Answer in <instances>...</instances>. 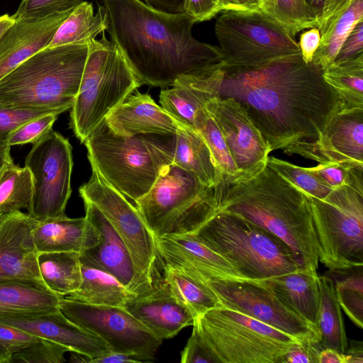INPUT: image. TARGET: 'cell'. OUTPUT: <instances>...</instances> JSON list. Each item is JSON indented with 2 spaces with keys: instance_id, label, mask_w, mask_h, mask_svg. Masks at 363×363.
<instances>
[{
  "instance_id": "1",
  "label": "cell",
  "mask_w": 363,
  "mask_h": 363,
  "mask_svg": "<svg viewBox=\"0 0 363 363\" xmlns=\"http://www.w3.org/2000/svg\"><path fill=\"white\" fill-rule=\"evenodd\" d=\"M194 83L215 97L238 101L271 152L317 142L342 106L323 69L301 56L250 69L223 64L196 75Z\"/></svg>"
},
{
  "instance_id": "2",
  "label": "cell",
  "mask_w": 363,
  "mask_h": 363,
  "mask_svg": "<svg viewBox=\"0 0 363 363\" xmlns=\"http://www.w3.org/2000/svg\"><path fill=\"white\" fill-rule=\"evenodd\" d=\"M108 32L142 83L172 86L180 77L223 64L218 47L196 40V21L184 12L167 13L140 0H103Z\"/></svg>"
},
{
  "instance_id": "3",
  "label": "cell",
  "mask_w": 363,
  "mask_h": 363,
  "mask_svg": "<svg viewBox=\"0 0 363 363\" xmlns=\"http://www.w3.org/2000/svg\"><path fill=\"white\" fill-rule=\"evenodd\" d=\"M217 211H228L268 230L293 251L301 269L317 272L319 247L306 194L267 164L259 173L214 186Z\"/></svg>"
},
{
  "instance_id": "4",
  "label": "cell",
  "mask_w": 363,
  "mask_h": 363,
  "mask_svg": "<svg viewBox=\"0 0 363 363\" xmlns=\"http://www.w3.org/2000/svg\"><path fill=\"white\" fill-rule=\"evenodd\" d=\"M84 143L91 167L135 203L149 191L164 168L173 163L174 135H119L104 120Z\"/></svg>"
},
{
  "instance_id": "5",
  "label": "cell",
  "mask_w": 363,
  "mask_h": 363,
  "mask_svg": "<svg viewBox=\"0 0 363 363\" xmlns=\"http://www.w3.org/2000/svg\"><path fill=\"white\" fill-rule=\"evenodd\" d=\"M88 52L89 44L39 50L0 79V108L69 110L77 95Z\"/></svg>"
},
{
  "instance_id": "6",
  "label": "cell",
  "mask_w": 363,
  "mask_h": 363,
  "mask_svg": "<svg viewBox=\"0 0 363 363\" xmlns=\"http://www.w3.org/2000/svg\"><path fill=\"white\" fill-rule=\"evenodd\" d=\"M189 234L227 259L246 280L301 269L293 251L283 240L233 212L217 211Z\"/></svg>"
},
{
  "instance_id": "7",
  "label": "cell",
  "mask_w": 363,
  "mask_h": 363,
  "mask_svg": "<svg viewBox=\"0 0 363 363\" xmlns=\"http://www.w3.org/2000/svg\"><path fill=\"white\" fill-rule=\"evenodd\" d=\"M142 83L116 43L104 33L89 43L79 89L71 107L70 127L81 143Z\"/></svg>"
},
{
  "instance_id": "8",
  "label": "cell",
  "mask_w": 363,
  "mask_h": 363,
  "mask_svg": "<svg viewBox=\"0 0 363 363\" xmlns=\"http://www.w3.org/2000/svg\"><path fill=\"white\" fill-rule=\"evenodd\" d=\"M135 204L155 238L191 233L216 212L214 186L174 163Z\"/></svg>"
},
{
  "instance_id": "9",
  "label": "cell",
  "mask_w": 363,
  "mask_h": 363,
  "mask_svg": "<svg viewBox=\"0 0 363 363\" xmlns=\"http://www.w3.org/2000/svg\"><path fill=\"white\" fill-rule=\"evenodd\" d=\"M199 333L218 363H278L297 338L225 306L194 318Z\"/></svg>"
},
{
  "instance_id": "10",
  "label": "cell",
  "mask_w": 363,
  "mask_h": 363,
  "mask_svg": "<svg viewBox=\"0 0 363 363\" xmlns=\"http://www.w3.org/2000/svg\"><path fill=\"white\" fill-rule=\"evenodd\" d=\"M214 28L227 67L257 69L301 56L294 37L263 11H222Z\"/></svg>"
},
{
  "instance_id": "11",
  "label": "cell",
  "mask_w": 363,
  "mask_h": 363,
  "mask_svg": "<svg viewBox=\"0 0 363 363\" xmlns=\"http://www.w3.org/2000/svg\"><path fill=\"white\" fill-rule=\"evenodd\" d=\"M306 197L318 242L319 262L329 270L363 266V189L344 185L323 199Z\"/></svg>"
},
{
  "instance_id": "12",
  "label": "cell",
  "mask_w": 363,
  "mask_h": 363,
  "mask_svg": "<svg viewBox=\"0 0 363 363\" xmlns=\"http://www.w3.org/2000/svg\"><path fill=\"white\" fill-rule=\"evenodd\" d=\"M91 171L90 179L79 188V194L101 211L120 235L131 256L141 291L145 290L160 274L155 237L135 206L109 185L94 167Z\"/></svg>"
},
{
  "instance_id": "13",
  "label": "cell",
  "mask_w": 363,
  "mask_h": 363,
  "mask_svg": "<svg viewBox=\"0 0 363 363\" xmlns=\"http://www.w3.org/2000/svg\"><path fill=\"white\" fill-rule=\"evenodd\" d=\"M33 179L28 213L38 221L66 216L73 167L69 140L53 130L33 144L25 160Z\"/></svg>"
},
{
  "instance_id": "14",
  "label": "cell",
  "mask_w": 363,
  "mask_h": 363,
  "mask_svg": "<svg viewBox=\"0 0 363 363\" xmlns=\"http://www.w3.org/2000/svg\"><path fill=\"white\" fill-rule=\"evenodd\" d=\"M60 310L69 320L104 341L111 351L151 361L162 343L123 307L89 305L62 296Z\"/></svg>"
},
{
  "instance_id": "15",
  "label": "cell",
  "mask_w": 363,
  "mask_h": 363,
  "mask_svg": "<svg viewBox=\"0 0 363 363\" xmlns=\"http://www.w3.org/2000/svg\"><path fill=\"white\" fill-rule=\"evenodd\" d=\"M221 306L238 311L301 342H320L318 331L266 288L245 279H205Z\"/></svg>"
},
{
  "instance_id": "16",
  "label": "cell",
  "mask_w": 363,
  "mask_h": 363,
  "mask_svg": "<svg viewBox=\"0 0 363 363\" xmlns=\"http://www.w3.org/2000/svg\"><path fill=\"white\" fill-rule=\"evenodd\" d=\"M206 108L225 140L239 172V181L263 169L271 150L242 106L232 98L215 97Z\"/></svg>"
},
{
  "instance_id": "17",
  "label": "cell",
  "mask_w": 363,
  "mask_h": 363,
  "mask_svg": "<svg viewBox=\"0 0 363 363\" xmlns=\"http://www.w3.org/2000/svg\"><path fill=\"white\" fill-rule=\"evenodd\" d=\"M123 308L162 340L174 337L194 320L160 274L150 287L137 293Z\"/></svg>"
},
{
  "instance_id": "18",
  "label": "cell",
  "mask_w": 363,
  "mask_h": 363,
  "mask_svg": "<svg viewBox=\"0 0 363 363\" xmlns=\"http://www.w3.org/2000/svg\"><path fill=\"white\" fill-rule=\"evenodd\" d=\"M37 220L21 211L5 214L0 223V281L44 284L38 266L33 238Z\"/></svg>"
},
{
  "instance_id": "19",
  "label": "cell",
  "mask_w": 363,
  "mask_h": 363,
  "mask_svg": "<svg viewBox=\"0 0 363 363\" xmlns=\"http://www.w3.org/2000/svg\"><path fill=\"white\" fill-rule=\"evenodd\" d=\"M155 240L161 261L180 268L199 281L245 279L227 259L190 234Z\"/></svg>"
},
{
  "instance_id": "20",
  "label": "cell",
  "mask_w": 363,
  "mask_h": 363,
  "mask_svg": "<svg viewBox=\"0 0 363 363\" xmlns=\"http://www.w3.org/2000/svg\"><path fill=\"white\" fill-rule=\"evenodd\" d=\"M85 216L94 225L98 241L80 252L89 262L112 274L128 289L139 293V283L131 256L120 235L101 211L91 202L83 199Z\"/></svg>"
},
{
  "instance_id": "21",
  "label": "cell",
  "mask_w": 363,
  "mask_h": 363,
  "mask_svg": "<svg viewBox=\"0 0 363 363\" xmlns=\"http://www.w3.org/2000/svg\"><path fill=\"white\" fill-rule=\"evenodd\" d=\"M0 323L63 345L70 352L86 357L85 362L111 351L104 341L69 320L60 309L38 315L0 318Z\"/></svg>"
},
{
  "instance_id": "22",
  "label": "cell",
  "mask_w": 363,
  "mask_h": 363,
  "mask_svg": "<svg viewBox=\"0 0 363 363\" xmlns=\"http://www.w3.org/2000/svg\"><path fill=\"white\" fill-rule=\"evenodd\" d=\"M311 160L363 166V108H340L312 143Z\"/></svg>"
},
{
  "instance_id": "23",
  "label": "cell",
  "mask_w": 363,
  "mask_h": 363,
  "mask_svg": "<svg viewBox=\"0 0 363 363\" xmlns=\"http://www.w3.org/2000/svg\"><path fill=\"white\" fill-rule=\"evenodd\" d=\"M105 120L113 133L123 136L175 135L184 127L149 94L140 92L130 94Z\"/></svg>"
},
{
  "instance_id": "24",
  "label": "cell",
  "mask_w": 363,
  "mask_h": 363,
  "mask_svg": "<svg viewBox=\"0 0 363 363\" xmlns=\"http://www.w3.org/2000/svg\"><path fill=\"white\" fill-rule=\"evenodd\" d=\"M71 11L38 19H21L0 39V79L50 43Z\"/></svg>"
},
{
  "instance_id": "25",
  "label": "cell",
  "mask_w": 363,
  "mask_h": 363,
  "mask_svg": "<svg viewBox=\"0 0 363 363\" xmlns=\"http://www.w3.org/2000/svg\"><path fill=\"white\" fill-rule=\"evenodd\" d=\"M251 281L270 291L318 331L320 289L317 272L298 269Z\"/></svg>"
},
{
  "instance_id": "26",
  "label": "cell",
  "mask_w": 363,
  "mask_h": 363,
  "mask_svg": "<svg viewBox=\"0 0 363 363\" xmlns=\"http://www.w3.org/2000/svg\"><path fill=\"white\" fill-rule=\"evenodd\" d=\"M38 252L76 251L81 252L98 241L97 233L86 217L63 218L37 221L33 230Z\"/></svg>"
},
{
  "instance_id": "27",
  "label": "cell",
  "mask_w": 363,
  "mask_h": 363,
  "mask_svg": "<svg viewBox=\"0 0 363 363\" xmlns=\"http://www.w3.org/2000/svg\"><path fill=\"white\" fill-rule=\"evenodd\" d=\"M62 296L44 284L20 280L0 281V318L53 312Z\"/></svg>"
},
{
  "instance_id": "28",
  "label": "cell",
  "mask_w": 363,
  "mask_h": 363,
  "mask_svg": "<svg viewBox=\"0 0 363 363\" xmlns=\"http://www.w3.org/2000/svg\"><path fill=\"white\" fill-rule=\"evenodd\" d=\"M79 259L80 285L65 298L89 305L123 307L136 296L112 274L81 256Z\"/></svg>"
},
{
  "instance_id": "29",
  "label": "cell",
  "mask_w": 363,
  "mask_h": 363,
  "mask_svg": "<svg viewBox=\"0 0 363 363\" xmlns=\"http://www.w3.org/2000/svg\"><path fill=\"white\" fill-rule=\"evenodd\" d=\"M173 163L194 173L206 186H213L222 180L206 143L196 130L187 127L174 135Z\"/></svg>"
},
{
  "instance_id": "30",
  "label": "cell",
  "mask_w": 363,
  "mask_h": 363,
  "mask_svg": "<svg viewBox=\"0 0 363 363\" xmlns=\"http://www.w3.org/2000/svg\"><path fill=\"white\" fill-rule=\"evenodd\" d=\"M107 13L99 6L94 13L91 3L82 1L74 8L56 30L48 48L69 44H89L108 29Z\"/></svg>"
},
{
  "instance_id": "31",
  "label": "cell",
  "mask_w": 363,
  "mask_h": 363,
  "mask_svg": "<svg viewBox=\"0 0 363 363\" xmlns=\"http://www.w3.org/2000/svg\"><path fill=\"white\" fill-rule=\"evenodd\" d=\"M79 256L76 251L38 252V269L46 287L60 296L77 290L82 278Z\"/></svg>"
},
{
  "instance_id": "32",
  "label": "cell",
  "mask_w": 363,
  "mask_h": 363,
  "mask_svg": "<svg viewBox=\"0 0 363 363\" xmlns=\"http://www.w3.org/2000/svg\"><path fill=\"white\" fill-rule=\"evenodd\" d=\"M320 306L318 330L323 348H331L344 354L347 349L342 309L337 299L334 282L327 275L318 276Z\"/></svg>"
},
{
  "instance_id": "33",
  "label": "cell",
  "mask_w": 363,
  "mask_h": 363,
  "mask_svg": "<svg viewBox=\"0 0 363 363\" xmlns=\"http://www.w3.org/2000/svg\"><path fill=\"white\" fill-rule=\"evenodd\" d=\"M160 262L163 278L194 318L213 308L221 306L215 294L206 284L177 267Z\"/></svg>"
},
{
  "instance_id": "34",
  "label": "cell",
  "mask_w": 363,
  "mask_h": 363,
  "mask_svg": "<svg viewBox=\"0 0 363 363\" xmlns=\"http://www.w3.org/2000/svg\"><path fill=\"white\" fill-rule=\"evenodd\" d=\"M323 77L341 101V108H363V54L333 62L323 70Z\"/></svg>"
},
{
  "instance_id": "35",
  "label": "cell",
  "mask_w": 363,
  "mask_h": 363,
  "mask_svg": "<svg viewBox=\"0 0 363 363\" xmlns=\"http://www.w3.org/2000/svg\"><path fill=\"white\" fill-rule=\"evenodd\" d=\"M362 20L363 0H354L330 28L320 36L319 46L311 62L323 70L332 64L349 33Z\"/></svg>"
},
{
  "instance_id": "36",
  "label": "cell",
  "mask_w": 363,
  "mask_h": 363,
  "mask_svg": "<svg viewBox=\"0 0 363 363\" xmlns=\"http://www.w3.org/2000/svg\"><path fill=\"white\" fill-rule=\"evenodd\" d=\"M33 179L30 170L12 163L0 170V213L7 214L30 207Z\"/></svg>"
},
{
  "instance_id": "37",
  "label": "cell",
  "mask_w": 363,
  "mask_h": 363,
  "mask_svg": "<svg viewBox=\"0 0 363 363\" xmlns=\"http://www.w3.org/2000/svg\"><path fill=\"white\" fill-rule=\"evenodd\" d=\"M363 266L329 270L325 274L334 282L341 309L352 323L363 327Z\"/></svg>"
},
{
  "instance_id": "38",
  "label": "cell",
  "mask_w": 363,
  "mask_h": 363,
  "mask_svg": "<svg viewBox=\"0 0 363 363\" xmlns=\"http://www.w3.org/2000/svg\"><path fill=\"white\" fill-rule=\"evenodd\" d=\"M160 91L161 106L183 125L195 130L198 112L206 107L213 95L189 87L172 86Z\"/></svg>"
},
{
  "instance_id": "39",
  "label": "cell",
  "mask_w": 363,
  "mask_h": 363,
  "mask_svg": "<svg viewBox=\"0 0 363 363\" xmlns=\"http://www.w3.org/2000/svg\"><path fill=\"white\" fill-rule=\"evenodd\" d=\"M195 130L206 143L222 180L228 182L239 181V172L225 140L206 107L200 110L196 115Z\"/></svg>"
},
{
  "instance_id": "40",
  "label": "cell",
  "mask_w": 363,
  "mask_h": 363,
  "mask_svg": "<svg viewBox=\"0 0 363 363\" xmlns=\"http://www.w3.org/2000/svg\"><path fill=\"white\" fill-rule=\"evenodd\" d=\"M262 11L294 37L303 29L318 26V17L306 0H262Z\"/></svg>"
},
{
  "instance_id": "41",
  "label": "cell",
  "mask_w": 363,
  "mask_h": 363,
  "mask_svg": "<svg viewBox=\"0 0 363 363\" xmlns=\"http://www.w3.org/2000/svg\"><path fill=\"white\" fill-rule=\"evenodd\" d=\"M267 164L307 196L323 199L333 190L308 167H300L274 157H268Z\"/></svg>"
},
{
  "instance_id": "42",
  "label": "cell",
  "mask_w": 363,
  "mask_h": 363,
  "mask_svg": "<svg viewBox=\"0 0 363 363\" xmlns=\"http://www.w3.org/2000/svg\"><path fill=\"white\" fill-rule=\"evenodd\" d=\"M62 113L61 110L43 107L0 108V150L10 151V134L26 122L44 115Z\"/></svg>"
},
{
  "instance_id": "43",
  "label": "cell",
  "mask_w": 363,
  "mask_h": 363,
  "mask_svg": "<svg viewBox=\"0 0 363 363\" xmlns=\"http://www.w3.org/2000/svg\"><path fill=\"white\" fill-rule=\"evenodd\" d=\"M70 350L57 342L40 338L11 354L9 363H63Z\"/></svg>"
},
{
  "instance_id": "44",
  "label": "cell",
  "mask_w": 363,
  "mask_h": 363,
  "mask_svg": "<svg viewBox=\"0 0 363 363\" xmlns=\"http://www.w3.org/2000/svg\"><path fill=\"white\" fill-rule=\"evenodd\" d=\"M84 0H22L12 16L16 20L38 19L72 11Z\"/></svg>"
},
{
  "instance_id": "45",
  "label": "cell",
  "mask_w": 363,
  "mask_h": 363,
  "mask_svg": "<svg viewBox=\"0 0 363 363\" xmlns=\"http://www.w3.org/2000/svg\"><path fill=\"white\" fill-rule=\"evenodd\" d=\"M57 116L52 113L47 114L23 124L10 134L8 138L9 146L26 143L35 144L41 140L52 130V125Z\"/></svg>"
},
{
  "instance_id": "46",
  "label": "cell",
  "mask_w": 363,
  "mask_h": 363,
  "mask_svg": "<svg viewBox=\"0 0 363 363\" xmlns=\"http://www.w3.org/2000/svg\"><path fill=\"white\" fill-rule=\"evenodd\" d=\"M192 325L191 335L181 352V362L218 363L199 333L196 325L194 323Z\"/></svg>"
},
{
  "instance_id": "47",
  "label": "cell",
  "mask_w": 363,
  "mask_h": 363,
  "mask_svg": "<svg viewBox=\"0 0 363 363\" xmlns=\"http://www.w3.org/2000/svg\"><path fill=\"white\" fill-rule=\"evenodd\" d=\"M40 337L16 327L0 323V345L11 354L16 353Z\"/></svg>"
},
{
  "instance_id": "48",
  "label": "cell",
  "mask_w": 363,
  "mask_h": 363,
  "mask_svg": "<svg viewBox=\"0 0 363 363\" xmlns=\"http://www.w3.org/2000/svg\"><path fill=\"white\" fill-rule=\"evenodd\" d=\"M323 349L320 342H301L284 355L281 363H318L319 353Z\"/></svg>"
},
{
  "instance_id": "49",
  "label": "cell",
  "mask_w": 363,
  "mask_h": 363,
  "mask_svg": "<svg viewBox=\"0 0 363 363\" xmlns=\"http://www.w3.org/2000/svg\"><path fill=\"white\" fill-rule=\"evenodd\" d=\"M184 12L197 23L211 19L221 10L218 0H184Z\"/></svg>"
},
{
  "instance_id": "50",
  "label": "cell",
  "mask_w": 363,
  "mask_h": 363,
  "mask_svg": "<svg viewBox=\"0 0 363 363\" xmlns=\"http://www.w3.org/2000/svg\"><path fill=\"white\" fill-rule=\"evenodd\" d=\"M363 54V20L358 22L341 46L334 62H340Z\"/></svg>"
},
{
  "instance_id": "51",
  "label": "cell",
  "mask_w": 363,
  "mask_h": 363,
  "mask_svg": "<svg viewBox=\"0 0 363 363\" xmlns=\"http://www.w3.org/2000/svg\"><path fill=\"white\" fill-rule=\"evenodd\" d=\"M354 0H326L317 28L323 35Z\"/></svg>"
},
{
  "instance_id": "52",
  "label": "cell",
  "mask_w": 363,
  "mask_h": 363,
  "mask_svg": "<svg viewBox=\"0 0 363 363\" xmlns=\"http://www.w3.org/2000/svg\"><path fill=\"white\" fill-rule=\"evenodd\" d=\"M320 41V33L317 27L311 28L301 33L298 44L302 60L306 64L311 63Z\"/></svg>"
},
{
  "instance_id": "53",
  "label": "cell",
  "mask_w": 363,
  "mask_h": 363,
  "mask_svg": "<svg viewBox=\"0 0 363 363\" xmlns=\"http://www.w3.org/2000/svg\"><path fill=\"white\" fill-rule=\"evenodd\" d=\"M222 11H262V0H218Z\"/></svg>"
},
{
  "instance_id": "54",
  "label": "cell",
  "mask_w": 363,
  "mask_h": 363,
  "mask_svg": "<svg viewBox=\"0 0 363 363\" xmlns=\"http://www.w3.org/2000/svg\"><path fill=\"white\" fill-rule=\"evenodd\" d=\"M147 361L139 355L113 351H110L86 361V362L91 363H141Z\"/></svg>"
},
{
  "instance_id": "55",
  "label": "cell",
  "mask_w": 363,
  "mask_h": 363,
  "mask_svg": "<svg viewBox=\"0 0 363 363\" xmlns=\"http://www.w3.org/2000/svg\"><path fill=\"white\" fill-rule=\"evenodd\" d=\"M148 6L167 13L184 12V0H144Z\"/></svg>"
},
{
  "instance_id": "56",
  "label": "cell",
  "mask_w": 363,
  "mask_h": 363,
  "mask_svg": "<svg viewBox=\"0 0 363 363\" xmlns=\"http://www.w3.org/2000/svg\"><path fill=\"white\" fill-rule=\"evenodd\" d=\"M362 342L352 341L351 345L346 350L345 363H362L363 347Z\"/></svg>"
},
{
  "instance_id": "57",
  "label": "cell",
  "mask_w": 363,
  "mask_h": 363,
  "mask_svg": "<svg viewBox=\"0 0 363 363\" xmlns=\"http://www.w3.org/2000/svg\"><path fill=\"white\" fill-rule=\"evenodd\" d=\"M318 363H345V354L331 348H323L318 355Z\"/></svg>"
},
{
  "instance_id": "58",
  "label": "cell",
  "mask_w": 363,
  "mask_h": 363,
  "mask_svg": "<svg viewBox=\"0 0 363 363\" xmlns=\"http://www.w3.org/2000/svg\"><path fill=\"white\" fill-rule=\"evenodd\" d=\"M14 23L15 19L12 16L4 14L0 16V39Z\"/></svg>"
},
{
  "instance_id": "59",
  "label": "cell",
  "mask_w": 363,
  "mask_h": 363,
  "mask_svg": "<svg viewBox=\"0 0 363 363\" xmlns=\"http://www.w3.org/2000/svg\"><path fill=\"white\" fill-rule=\"evenodd\" d=\"M326 0H306V4L311 8L318 17V20L322 14Z\"/></svg>"
},
{
  "instance_id": "60",
  "label": "cell",
  "mask_w": 363,
  "mask_h": 363,
  "mask_svg": "<svg viewBox=\"0 0 363 363\" xmlns=\"http://www.w3.org/2000/svg\"><path fill=\"white\" fill-rule=\"evenodd\" d=\"M10 151L0 150V169L7 164L12 163Z\"/></svg>"
},
{
  "instance_id": "61",
  "label": "cell",
  "mask_w": 363,
  "mask_h": 363,
  "mask_svg": "<svg viewBox=\"0 0 363 363\" xmlns=\"http://www.w3.org/2000/svg\"><path fill=\"white\" fill-rule=\"evenodd\" d=\"M11 354L6 348L0 345V363H9Z\"/></svg>"
},
{
  "instance_id": "62",
  "label": "cell",
  "mask_w": 363,
  "mask_h": 363,
  "mask_svg": "<svg viewBox=\"0 0 363 363\" xmlns=\"http://www.w3.org/2000/svg\"><path fill=\"white\" fill-rule=\"evenodd\" d=\"M4 216H5V214L0 213V223H1V220H3Z\"/></svg>"
},
{
  "instance_id": "63",
  "label": "cell",
  "mask_w": 363,
  "mask_h": 363,
  "mask_svg": "<svg viewBox=\"0 0 363 363\" xmlns=\"http://www.w3.org/2000/svg\"></svg>"
},
{
  "instance_id": "64",
  "label": "cell",
  "mask_w": 363,
  "mask_h": 363,
  "mask_svg": "<svg viewBox=\"0 0 363 363\" xmlns=\"http://www.w3.org/2000/svg\"><path fill=\"white\" fill-rule=\"evenodd\" d=\"M1 170V169H0Z\"/></svg>"
}]
</instances>
